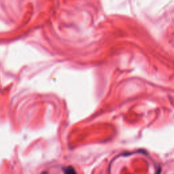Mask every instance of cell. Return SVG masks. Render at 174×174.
I'll return each mask as SVG.
<instances>
[{
  "instance_id": "cell-1",
  "label": "cell",
  "mask_w": 174,
  "mask_h": 174,
  "mask_svg": "<svg viewBox=\"0 0 174 174\" xmlns=\"http://www.w3.org/2000/svg\"><path fill=\"white\" fill-rule=\"evenodd\" d=\"M64 174H76V172L72 167H67L65 169Z\"/></svg>"
},
{
  "instance_id": "cell-2",
  "label": "cell",
  "mask_w": 174,
  "mask_h": 174,
  "mask_svg": "<svg viewBox=\"0 0 174 174\" xmlns=\"http://www.w3.org/2000/svg\"><path fill=\"white\" fill-rule=\"evenodd\" d=\"M42 174H48L46 172H43Z\"/></svg>"
}]
</instances>
